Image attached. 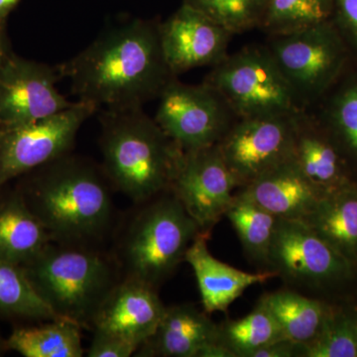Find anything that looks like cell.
Here are the masks:
<instances>
[{"mask_svg": "<svg viewBox=\"0 0 357 357\" xmlns=\"http://www.w3.org/2000/svg\"><path fill=\"white\" fill-rule=\"evenodd\" d=\"M302 344H296L288 338H282L253 352L250 357H293L301 356Z\"/></svg>", "mask_w": 357, "mask_h": 357, "instance_id": "obj_32", "label": "cell"}, {"mask_svg": "<svg viewBox=\"0 0 357 357\" xmlns=\"http://www.w3.org/2000/svg\"><path fill=\"white\" fill-rule=\"evenodd\" d=\"M237 195L279 220H304L326 196L289 160L241 187Z\"/></svg>", "mask_w": 357, "mask_h": 357, "instance_id": "obj_16", "label": "cell"}, {"mask_svg": "<svg viewBox=\"0 0 357 357\" xmlns=\"http://www.w3.org/2000/svg\"><path fill=\"white\" fill-rule=\"evenodd\" d=\"M93 114V105L77 100L46 119L0 128V188L70 153L79 128Z\"/></svg>", "mask_w": 357, "mask_h": 357, "instance_id": "obj_7", "label": "cell"}, {"mask_svg": "<svg viewBox=\"0 0 357 357\" xmlns=\"http://www.w3.org/2000/svg\"><path fill=\"white\" fill-rule=\"evenodd\" d=\"M268 266L290 283L311 286L342 276L349 261L302 220H279Z\"/></svg>", "mask_w": 357, "mask_h": 357, "instance_id": "obj_13", "label": "cell"}, {"mask_svg": "<svg viewBox=\"0 0 357 357\" xmlns=\"http://www.w3.org/2000/svg\"><path fill=\"white\" fill-rule=\"evenodd\" d=\"M22 268L59 318L89 330L98 307L122 278L115 259L91 246L50 243Z\"/></svg>", "mask_w": 357, "mask_h": 357, "instance_id": "obj_4", "label": "cell"}, {"mask_svg": "<svg viewBox=\"0 0 357 357\" xmlns=\"http://www.w3.org/2000/svg\"><path fill=\"white\" fill-rule=\"evenodd\" d=\"M328 22L281 36L267 47L296 96L309 109L340 65V51Z\"/></svg>", "mask_w": 357, "mask_h": 357, "instance_id": "obj_10", "label": "cell"}, {"mask_svg": "<svg viewBox=\"0 0 357 357\" xmlns=\"http://www.w3.org/2000/svg\"><path fill=\"white\" fill-rule=\"evenodd\" d=\"M160 23L134 20L103 32L56 67L79 100L102 109L143 107L175 79L162 50Z\"/></svg>", "mask_w": 357, "mask_h": 357, "instance_id": "obj_1", "label": "cell"}, {"mask_svg": "<svg viewBox=\"0 0 357 357\" xmlns=\"http://www.w3.org/2000/svg\"><path fill=\"white\" fill-rule=\"evenodd\" d=\"M218 332L220 342L236 357H250L265 345L286 338L271 312L260 302L248 316L218 326Z\"/></svg>", "mask_w": 357, "mask_h": 357, "instance_id": "obj_27", "label": "cell"}, {"mask_svg": "<svg viewBox=\"0 0 357 357\" xmlns=\"http://www.w3.org/2000/svg\"><path fill=\"white\" fill-rule=\"evenodd\" d=\"M159 29L164 57L175 77L204 66L215 67L229 55L231 33L188 4L160 23Z\"/></svg>", "mask_w": 357, "mask_h": 357, "instance_id": "obj_14", "label": "cell"}, {"mask_svg": "<svg viewBox=\"0 0 357 357\" xmlns=\"http://www.w3.org/2000/svg\"><path fill=\"white\" fill-rule=\"evenodd\" d=\"M349 261L357 253V192L344 189L326 195L302 220Z\"/></svg>", "mask_w": 357, "mask_h": 357, "instance_id": "obj_22", "label": "cell"}, {"mask_svg": "<svg viewBox=\"0 0 357 357\" xmlns=\"http://www.w3.org/2000/svg\"><path fill=\"white\" fill-rule=\"evenodd\" d=\"M14 182L52 243L91 246L109 229L112 185L93 162L70 152Z\"/></svg>", "mask_w": 357, "mask_h": 357, "instance_id": "obj_2", "label": "cell"}, {"mask_svg": "<svg viewBox=\"0 0 357 357\" xmlns=\"http://www.w3.org/2000/svg\"><path fill=\"white\" fill-rule=\"evenodd\" d=\"M165 309L156 289L122 277L98 307L91 330L123 338L139 349L153 335Z\"/></svg>", "mask_w": 357, "mask_h": 357, "instance_id": "obj_15", "label": "cell"}, {"mask_svg": "<svg viewBox=\"0 0 357 357\" xmlns=\"http://www.w3.org/2000/svg\"><path fill=\"white\" fill-rule=\"evenodd\" d=\"M333 0H267L259 28L268 37L281 36L328 22Z\"/></svg>", "mask_w": 357, "mask_h": 357, "instance_id": "obj_26", "label": "cell"}, {"mask_svg": "<svg viewBox=\"0 0 357 357\" xmlns=\"http://www.w3.org/2000/svg\"><path fill=\"white\" fill-rule=\"evenodd\" d=\"M297 114L236 119L231 124L218 146L238 188L288 161Z\"/></svg>", "mask_w": 357, "mask_h": 357, "instance_id": "obj_9", "label": "cell"}, {"mask_svg": "<svg viewBox=\"0 0 357 357\" xmlns=\"http://www.w3.org/2000/svg\"><path fill=\"white\" fill-rule=\"evenodd\" d=\"M137 345L110 333L93 331L88 351L89 357H129L135 356Z\"/></svg>", "mask_w": 357, "mask_h": 357, "instance_id": "obj_31", "label": "cell"}, {"mask_svg": "<svg viewBox=\"0 0 357 357\" xmlns=\"http://www.w3.org/2000/svg\"><path fill=\"white\" fill-rule=\"evenodd\" d=\"M0 188V260L24 265L52 243L15 185Z\"/></svg>", "mask_w": 357, "mask_h": 357, "instance_id": "obj_19", "label": "cell"}, {"mask_svg": "<svg viewBox=\"0 0 357 357\" xmlns=\"http://www.w3.org/2000/svg\"><path fill=\"white\" fill-rule=\"evenodd\" d=\"M158 100L155 121L183 152L218 144L236 119L222 96L204 82L187 84L175 77Z\"/></svg>", "mask_w": 357, "mask_h": 357, "instance_id": "obj_8", "label": "cell"}, {"mask_svg": "<svg viewBox=\"0 0 357 357\" xmlns=\"http://www.w3.org/2000/svg\"><path fill=\"white\" fill-rule=\"evenodd\" d=\"M238 188L218 144L183 152L170 191L201 231L210 229L229 210Z\"/></svg>", "mask_w": 357, "mask_h": 357, "instance_id": "obj_11", "label": "cell"}, {"mask_svg": "<svg viewBox=\"0 0 357 357\" xmlns=\"http://www.w3.org/2000/svg\"><path fill=\"white\" fill-rule=\"evenodd\" d=\"M332 121L345 144L357 157V84L347 86L335 98Z\"/></svg>", "mask_w": 357, "mask_h": 357, "instance_id": "obj_30", "label": "cell"}, {"mask_svg": "<svg viewBox=\"0 0 357 357\" xmlns=\"http://www.w3.org/2000/svg\"><path fill=\"white\" fill-rule=\"evenodd\" d=\"M20 0H0V25H6L7 17Z\"/></svg>", "mask_w": 357, "mask_h": 357, "instance_id": "obj_35", "label": "cell"}, {"mask_svg": "<svg viewBox=\"0 0 357 357\" xmlns=\"http://www.w3.org/2000/svg\"><path fill=\"white\" fill-rule=\"evenodd\" d=\"M271 312L284 337L296 344H306L318 335L325 321V305L292 291H278L259 301Z\"/></svg>", "mask_w": 357, "mask_h": 357, "instance_id": "obj_23", "label": "cell"}, {"mask_svg": "<svg viewBox=\"0 0 357 357\" xmlns=\"http://www.w3.org/2000/svg\"><path fill=\"white\" fill-rule=\"evenodd\" d=\"M267 0H184L232 35L259 28Z\"/></svg>", "mask_w": 357, "mask_h": 357, "instance_id": "obj_28", "label": "cell"}, {"mask_svg": "<svg viewBox=\"0 0 357 357\" xmlns=\"http://www.w3.org/2000/svg\"><path fill=\"white\" fill-rule=\"evenodd\" d=\"M0 319L45 321L60 318L33 288L22 266L0 260Z\"/></svg>", "mask_w": 357, "mask_h": 357, "instance_id": "obj_24", "label": "cell"}, {"mask_svg": "<svg viewBox=\"0 0 357 357\" xmlns=\"http://www.w3.org/2000/svg\"><path fill=\"white\" fill-rule=\"evenodd\" d=\"M81 331L77 324L65 319L17 326L6 338L7 351L24 357H82Z\"/></svg>", "mask_w": 357, "mask_h": 357, "instance_id": "obj_21", "label": "cell"}, {"mask_svg": "<svg viewBox=\"0 0 357 357\" xmlns=\"http://www.w3.org/2000/svg\"><path fill=\"white\" fill-rule=\"evenodd\" d=\"M225 215L236 229L248 257L268 266L279 218L237 194Z\"/></svg>", "mask_w": 357, "mask_h": 357, "instance_id": "obj_25", "label": "cell"}, {"mask_svg": "<svg viewBox=\"0 0 357 357\" xmlns=\"http://www.w3.org/2000/svg\"><path fill=\"white\" fill-rule=\"evenodd\" d=\"M204 82L222 96L236 119L305 109L265 45L244 47L227 55Z\"/></svg>", "mask_w": 357, "mask_h": 357, "instance_id": "obj_6", "label": "cell"}, {"mask_svg": "<svg viewBox=\"0 0 357 357\" xmlns=\"http://www.w3.org/2000/svg\"><path fill=\"white\" fill-rule=\"evenodd\" d=\"M100 146L110 185L139 204L169 191L183 151L143 107L102 109Z\"/></svg>", "mask_w": 357, "mask_h": 357, "instance_id": "obj_3", "label": "cell"}, {"mask_svg": "<svg viewBox=\"0 0 357 357\" xmlns=\"http://www.w3.org/2000/svg\"><path fill=\"white\" fill-rule=\"evenodd\" d=\"M301 356L356 357L357 321L344 314H326L318 335L302 345Z\"/></svg>", "mask_w": 357, "mask_h": 357, "instance_id": "obj_29", "label": "cell"}, {"mask_svg": "<svg viewBox=\"0 0 357 357\" xmlns=\"http://www.w3.org/2000/svg\"><path fill=\"white\" fill-rule=\"evenodd\" d=\"M56 67L9 52L0 66V128L40 121L70 109L59 93Z\"/></svg>", "mask_w": 357, "mask_h": 357, "instance_id": "obj_12", "label": "cell"}, {"mask_svg": "<svg viewBox=\"0 0 357 357\" xmlns=\"http://www.w3.org/2000/svg\"><path fill=\"white\" fill-rule=\"evenodd\" d=\"M208 232H199L185 256V261L192 267L198 282L202 304L206 314L227 311L246 289L278 276L272 270L249 273L220 261L208 251Z\"/></svg>", "mask_w": 357, "mask_h": 357, "instance_id": "obj_17", "label": "cell"}, {"mask_svg": "<svg viewBox=\"0 0 357 357\" xmlns=\"http://www.w3.org/2000/svg\"><path fill=\"white\" fill-rule=\"evenodd\" d=\"M220 340L218 326L192 305L166 307L153 335L135 356L198 357L199 351Z\"/></svg>", "mask_w": 357, "mask_h": 357, "instance_id": "obj_18", "label": "cell"}, {"mask_svg": "<svg viewBox=\"0 0 357 357\" xmlns=\"http://www.w3.org/2000/svg\"><path fill=\"white\" fill-rule=\"evenodd\" d=\"M10 51V46H9V41L6 32V25H0V66L2 65Z\"/></svg>", "mask_w": 357, "mask_h": 357, "instance_id": "obj_36", "label": "cell"}, {"mask_svg": "<svg viewBox=\"0 0 357 357\" xmlns=\"http://www.w3.org/2000/svg\"><path fill=\"white\" fill-rule=\"evenodd\" d=\"M198 357H236L231 349L220 340L206 344L199 351Z\"/></svg>", "mask_w": 357, "mask_h": 357, "instance_id": "obj_34", "label": "cell"}, {"mask_svg": "<svg viewBox=\"0 0 357 357\" xmlns=\"http://www.w3.org/2000/svg\"><path fill=\"white\" fill-rule=\"evenodd\" d=\"M6 351V338L2 337L1 333H0V356H3Z\"/></svg>", "mask_w": 357, "mask_h": 357, "instance_id": "obj_37", "label": "cell"}, {"mask_svg": "<svg viewBox=\"0 0 357 357\" xmlns=\"http://www.w3.org/2000/svg\"><path fill=\"white\" fill-rule=\"evenodd\" d=\"M335 7L342 24L357 39V0H333Z\"/></svg>", "mask_w": 357, "mask_h": 357, "instance_id": "obj_33", "label": "cell"}, {"mask_svg": "<svg viewBox=\"0 0 357 357\" xmlns=\"http://www.w3.org/2000/svg\"><path fill=\"white\" fill-rule=\"evenodd\" d=\"M289 161L326 195L338 191L342 167L337 150L319 132L309 109L295 115Z\"/></svg>", "mask_w": 357, "mask_h": 357, "instance_id": "obj_20", "label": "cell"}, {"mask_svg": "<svg viewBox=\"0 0 357 357\" xmlns=\"http://www.w3.org/2000/svg\"><path fill=\"white\" fill-rule=\"evenodd\" d=\"M124 230L115 261L123 278L158 289L174 273L201 229L169 190L144 203Z\"/></svg>", "mask_w": 357, "mask_h": 357, "instance_id": "obj_5", "label": "cell"}]
</instances>
